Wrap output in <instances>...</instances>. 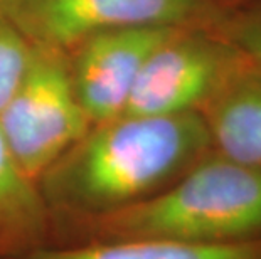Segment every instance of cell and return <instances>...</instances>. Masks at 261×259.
Returning a JSON list of instances; mask_svg holds the SVG:
<instances>
[{
    "mask_svg": "<svg viewBox=\"0 0 261 259\" xmlns=\"http://www.w3.org/2000/svg\"><path fill=\"white\" fill-rule=\"evenodd\" d=\"M209 152L201 113L121 114L93 125L37 184L53 217L105 216L157 195Z\"/></svg>",
    "mask_w": 261,
    "mask_h": 259,
    "instance_id": "6da1fadb",
    "label": "cell"
},
{
    "mask_svg": "<svg viewBox=\"0 0 261 259\" xmlns=\"http://www.w3.org/2000/svg\"><path fill=\"white\" fill-rule=\"evenodd\" d=\"M113 239L261 241V170L209 152L167 189L132 207L94 217H53V244Z\"/></svg>",
    "mask_w": 261,
    "mask_h": 259,
    "instance_id": "7a4b0ae2",
    "label": "cell"
},
{
    "mask_svg": "<svg viewBox=\"0 0 261 259\" xmlns=\"http://www.w3.org/2000/svg\"><path fill=\"white\" fill-rule=\"evenodd\" d=\"M91 126L66 52L32 44L29 64L0 109V135L15 162L39 182Z\"/></svg>",
    "mask_w": 261,
    "mask_h": 259,
    "instance_id": "3957f363",
    "label": "cell"
},
{
    "mask_svg": "<svg viewBox=\"0 0 261 259\" xmlns=\"http://www.w3.org/2000/svg\"><path fill=\"white\" fill-rule=\"evenodd\" d=\"M0 12L31 44L69 51L96 32L126 27H219L221 0H4Z\"/></svg>",
    "mask_w": 261,
    "mask_h": 259,
    "instance_id": "277c9868",
    "label": "cell"
},
{
    "mask_svg": "<svg viewBox=\"0 0 261 259\" xmlns=\"http://www.w3.org/2000/svg\"><path fill=\"white\" fill-rule=\"evenodd\" d=\"M249 61L219 27H184L150 54L123 114L199 113Z\"/></svg>",
    "mask_w": 261,
    "mask_h": 259,
    "instance_id": "5b68a950",
    "label": "cell"
},
{
    "mask_svg": "<svg viewBox=\"0 0 261 259\" xmlns=\"http://www.w3.org/2000/svg\"><path fill=\"white\" fill-rule=\"evenodd\" d=\"M179 27L103 31L66 51L76 96L93 125L125 113L145 61Z\"/></svg>",
    "mask_w": 261,
    "mask_h": 259,
    "instance_id": "8992f818",
    "label": "cell"
},
{
    "mask_svg": "<svg viewBox=\"0 0 261 259\" xmlns=\"http://www.w3.org/2000/svg\"><path fill=\"white\" fill-rule=\"evenodd\" d=\"M199 113L213 152L261 170V71L251 59Z\"/></svg>",
    "mask_w": 261,
    "mask_h": 259,
    "instance_id": "52a82bcc",
    "label": "cell"
},
{
    "mask_svg": "<svg viewBox=\"0 0 261 259\" xmlns=\"http://www.w3.org/2000/svg\"><path fill=\"white\" fill-rule=\"evenodd\" d=\"M53 244V214L0 135V259Z\"/></svg>",
    "mask_w": 261,
    "mask_h": 259,
    "instance_id": "ba28073f",
    "label": "cell"
},
{
    "mask_svg": "<svg viewBox=\"0 0 261 259\" xmlns=\"http://www.w3.org/2000/svg\"><path fill=\"white\" fill-rule=\"evenodd\" d=\"M9 259H261V241L192 244L169 239H113L47 244Z\"/></svg>",
    "mask_w": 261,
    "mask_h": 259,
    "instance_id": "9c48e42d",
    "label": "cell"
},
{
    "mask_svg": "<svg viewBox=\"0 0 261 259\" xmlns=\"http://www.w3.org/2000/svg\"><path fill=\"white\" fill-rule=\"evenodd\" d=\"M31 52L32 44L0 12V109L19 84Z\"/></svg>",
    "mask_w": 261,
    "mask_h": 259,
    "instance_id": "30bf717a",
    "label": "cell"
},
{
    "mask_svg": "<svg viewBox=\"0 0 261 259\" xmlns=\"http://www.w3.org/2000/svg\"><path fill=\"white\" fill-rule=\"evenodd\" d=\"M219 29L254 64L261 66V9L238 17H226Z\"/></svg>",
    "mask_w": 261,
    "mask_h": 259,
    "instance_id": "8fae6325",
    "label": "cell"
},
{
    "mask_svg": "<svg viewBox=\"0 0 261 259\" xmlns=\"http://www.w3.org/2000/svg\"><path fill=\"white\" fill-rule=\"evenodd\" d=\"M0 2H4V0H0Z\"/></svg>",
    "mask_w": 261,
    "mask_h": 259,
    "instance_id": "7c38bea8",
    "label": "cell"
},
{
    "mask_svg": "<svg viewBox=\"0 0 261 259\" xmlns=\"http://www.w3.org/2000/svg\"><path fill=\"white\" fill-rule=\"evenodd\" d=\"M221 2H223V0H221Z\"/></svg>",
    "mask_w": 261,
    "mask_h": 259,
    "instance_id": "4fadbf2b",
    "label": "cell"
}]
</instances>
